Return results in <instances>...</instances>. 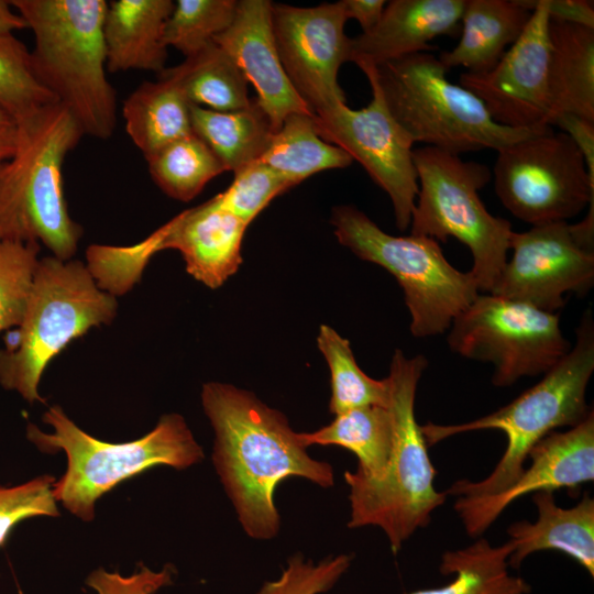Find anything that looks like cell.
Masks as SVG:
<instances>
[{
    "mask_svg": "<svg viewBox=\"0 0 594 594\" xmlns=\"http://www.w3.org/2000/svg\"><path fill=\"white\" fill-rule=\"evenodd\" d=\"M201 405L215 432L212 462L245 534L270 540L280 529L276 486L296 476L328 488L334 470L309 455L286 416L231 384L202 386Z\"/></svg>",
    "mask_w": 594,
    "mask_h": 594,
    "instance_id": "cell-1",
    "label": "cell"
},
{
    "mask_svg": "<svg viewBox=\"0 0 594 594\" xmlns=\"http://www.w3.org/2000/svg\"><path fill=\"white\" fill-rule=\"evenodd\" d=\"M427 365L421 354L408 358L400 349L395 350L386 377L394 428L386 471L380 480L356 471L344 473L350 503L348 527L380 528L394 554L418 529L430 524L433 512L447 498L446 492L435 487L436 470L415 416L416 392Z\"/></svg>",
    "mask_w": 594,
    "mask_h": 594,
    "instance_id": "cell-2",
    "label": "cell"
},
{
    "mask_svg": "<svg viewBox=\"0 0 594 594\" xmlns=\"http://www.w3.org/2000/svg\"><path fill=\"white\" fill-rule=\"evenodd\" d=\"M34 34L35 77L75 118L84 135L110 139L116 90L107 78L105 0H12Z\"/></svg>",
    "mask_w": 594,
    "mask_h": 594,
    "instance_id": "cell-3",
    "label": "cell"
},
{
    "mask_svg": "<svg viewBox=\"0 0 594 594\" xmlns=\"http://www.w3.org/2000/svg\"><path fill=\"white\" fill-rule=\"evenodd\" d=\"M84 133L59 102L15 123L13 155L0 167V237L43 243L53 255H75L82 228L69 212L63 164Z\"/></svg>",
    "mask_w": 594,
    "mask_h": 594,
    "instance_id": "cell-4",
    "label": "cell"
},
{
    "mask_svg": "<svg viewBox=\"0 0 594 594\" xmlns=\"http://www.w3.org/2000/svg\"><path fill=\"white\" fill-rule=\"evenodd\" d=\"M594 372V321L584 312L570 351L532 387L499 409L458 425L427 422L421 426L429 446L455 435L498 430L505 433L506 449L494 470L483 480L454 482L447 495L475 497L501 493L521 474L529 451L547 435L561 427H574L592 411L586 388Z\"/></svg>",
    "mask_w": 594,
    "mask_h": 594,
    "instance_id": "cell-5",
    "label": "cell"
},
{
    "mask_svg": "<svg viewBox=\"0 0 594 594\" xmlns=\"http://www.w3.org/2000/svg\"><path fill=\"white\" fill-rule=\"evenodd\" d=\"M42 420L53 431L29 422L26 439L41 452L65 453L66 471L55 481L53 495L86 522L95 519L97 501L122 482L155 466L185 470L205 458L186 420L175 413L163 415L145 436L120 443L90 436L59 405L50 406Z\"/></svg>",
    "mask_w": 594,
    "mask_h": 594,
    "instance_id": "cell-6",
    "label": "cell"
},
{
    "mask_svg": "<svg viewBox=\"0 0 594 594\" xmlns=\"http://www.w3.org/2000/svg\"><path fill=\"white\" fill-rule=\"evenodd\" d=\"M116 296L102 290L86 264L53 256L38 260L20 323L0 349V386L33 405L48 363L89 329L109 324Z\"/></svg>",
    "mask_w": 594,
    "mask_h": 594,
    "instance_id": "cell-7",
    "label": "cell"
},
{
    "mask_svg": "<svg viewBox=\"0 0 594 594\" xmlns=\"http://www.w3.org/2000/svg\"><path fill=\"white\" fill-rule=\"evenodd\" d=\"M359 67L372 72L391 113L414 143L459 156L498 151L551 129L497 124L474 94L447 79L449 69L431 53Z\"/></svg>",
    "mask_w": 594,
    "mask_h": 594,
    "instance_id": "cell-8",
    "label": "cell"
},
{
    "mask_svg": "<svg viewBox=\"0 0 594 594\" xmlns=\"http://www.w3.org/2000/svg\"><path fill=\"white\" fill-rule=\"evenodd\" d=\"M330 222L340 244L396 278L410 312V332L416 338L447 331L480 295L471 271L461 272L452 266L432 238L386 233L351 205L333 207Z\"/></svg>",
    "mask_w": 594,
    "mask_h": 594,
    "instance_id": "cell-9",
    "label": "cell"
},
{
    "mask_svg": "<svg viewBox=\"0 0 594 594\" xmlns=\"http://www.w3.org/2000/svg\"><path fill=\"white\" fill-rule=\"evenodd\" d=\"M413 161L419 189L410 234L442 243L453 237L468 246L479 290L488 294L507 262L513 232L510 222L491 215L479 196L492 178L490 168L431 146L414 148Z\"/></svg>",
    "mask_w": 594,
    "mask_h": 594,
    "instance_id": "cell-10",
    "label": "cell"
},
{
    "mask_svg": "<svg viewBox=\"0 0 594 594\" xmlns=\"http://www.w3.org/2000/svg\"><path fill=\"white\" fill-rule=\"evenodd\" d=\"M560 316L529 305L479 295L448 329L450 350L494 365L492 383L514 385L522 377L543 375L571 349Z\"/></svg>",
    "mask_w": 594,
    "mask_h": 594,
    "instance_id": "cell-11",
    "label": "cell"
},
{
    "mask_svg": "<svg viewBox=\"0 0 594 594\" xmlns=\"http://www.w3.org/2000/svg\"><path fill=\"white\" fill-rule=\"evenodd\" d=\"M493 178L505 209L531 227L566 221L594 204L581 152L553 128L498 150Z\"/></svg>",
    "mask_w": 594,
    "mask_h": 594,
    "instance_id": "cell-12",
    "label": "cell"
},
{
    "mask_svg": "<svg viewBox=\"0 0 594 594\" xmlns=\"http://www.w3.org/2000/svg\"><path fill=\"white\" fill-rule=\"evenodd\" d=\"M371 86L372 99L362 109L346 102L314 113L318 135L358 161L391 198L395 223L405 231L410 226L418 195V177L413 161L414 142L391 113L378 84L367 68L361 69Z\"/></svg>",
    "mask_w": 594,
    "mask_h": 594,
    "instance_id": "cell-13",
    "label": "cell"
},
{
    "mask_svg": "<svg viewBox=\"0 0 594 594\" xmlns=\"http://www.w3.org/2000/svg\"><path fill=\"white\" fill-rule=\"evenodd\" d=\"M510 261L488 294L556 314L564 295L584 296L594 284V240L566 221L513 231Z\"/></svg>",
    "mask_w": 594,
    "mask_h": 594,
    "instance_id": "cell-14",
    "label": "cell"
},
{
    "mask_svg": "<svg viewBox=\"0 0 594 594\" xmlns=\"http://www.w3.org/2000/svg\"><path fill=\"white\" fill-rule=\"evenodd\" d=\"M346 20L342 1L306 8L272 3V26L282 66L312 113L346 102L338 82L341 65L350 59Z\"/></svg>",
    "mask_w": 594,
    "mask_h": 594,
    "instance_id": "cell-15",
    "label": "cell"
},
{
    "mask_svg": "<svg viewBox=\"0 0 594 594\" xmlns=\"http://www.w3.org/2000/svg\"><path fill=\"white\" fill-rule=\"evenodd\" d=\"M519 2L532 13L518 40L491 70L462 73L459 81L484 103L497 124L531 130L550 127V16L542 0Z\"/></svg>",
    "mask_w": 594,
    "mask_h": 594,
    "instance_id": "cell-16",
    "label": "cell"
},
{
    "mask_svg": "<svg viewBox=\"0 0 594 594\" xmlns=\"http://www.w3.org/2000/svg\"><path fill=\"white\" fill-rule=\"evenodd\" d=\"M531 463L505 491L458 497L453 509L472 538H480L518 498L539 491L574 490L594 480V413L565 431H552L528 453Z\"/></svg>",
    "mask_w": 594,
    "mask_h": 594,
    "instance_id": "cell-17",
    "label": "cell"
},
{
    "mask_svg": "<svg viewBox=\"0 0 594 594\" xmlns=\"http://www.w3.org/2000/svg\"><path fill=\"white\" fill-rule=\"evenodd\" d=\"M268 0L238 1L230 26L213 38L251 82L260 106L277 131L290 113H312L288 80L272 26Z\"/></svg>",
    "mask_w": 594,
    "mask_h": 594,
    "instance_id": "cell-18",
    "label": "cell"
},
{
    "mask_svg": "<svg viewBox=\"0 0 594 594\" xmlns=\"http://www.w3.org/2000/svg\"><path fill=\"white\" fill-rule=\"evenodd\" d=\"M248 227L216 195L177 215L151 237L156 253L177 250L188 274L209 288H218L242 262L241 246Z\"/></svg>",
    "mask_w": 594,
    "mask_h": 594,
    "instance_id": "cell-19",
    "label": "cell"
},
{
    "mask_svg": "<svg viewBox=\"0 0 594 594\" xmlns=\"http://www.w3.org/2000/svg\"><path fill=\"white\" fill-rule=\"evenodd\" d=\"M464 7L465 0H392L372 30L350 40L349 62L375 66L430 53L432 40L459 33Z\"/></svg>",
    "mask_w": 594,
    "mask_h": 594,
    "instance_id": "cell-20",
    "label": "cell"
},
{
    "mask_svg": "<svg viewBox=\"0 0 594 594\" xmlns=\"http://www.w3.org/2000/svg\"><path fill=\"white\" fill-rule=\"evenodd\" d=\"M535 522L520 520L507 528L513 552L509 568H519L530 554L541 550L560 551L576 561L594 578V499L588 495L569 508L560 507L553 492L532 494Z\"/></svg>",
    "mask_w": 594,
    "mask_h": 594,
    "instance_id": "cell-21",
    "label": "cell"
},
{
    "mask_svg": "<svg viewBox=\"0 0 594 594\" xmlns=\"http://www.w3.org/2000/svg\"><path fill=\"white\" fill-rule=\"evenodd\" d=\"M172 0H113L103 21L107 70H150L166 67L165 24L174 9Z\"/></svg>",
    "mask_w": 594,
    "mask_h": 594,
    "instance_id": "cell-22",
    "label": "cell"
},
{
    "mask_svg": "<svg viewBox=\"0 0 594 594\" xmlns=\"http://www.w3.org/2000/svg\"><path fill=\"white\" fill-rule=\"evenodd\" d=\"M548 36L549 125L562 113L594 122V29L550 19Z\"/></svg>",
    "mask_w": 594,
    "mask_h": 594,
    "instance_id": "cell-23",
    "label": "cell"
},
{
    "mask_svg": "<svg viewBox=\"0 0 594 594\" xmlns=\"http://www.w3.org/2000/svg\"><path fill=\"white\" fill-rule=\"evenodd\" d=\"M531 13L519 0H465L460 41L441 53L440 62L472 74L491 70L521 35Z\"/></svg>",
    "mask_w": 594,
    "mask_h": 594,
    "instance_id": "cell-24",
    "label": "cell"
},
{
    "mask_svg": "<svg viewBox=\"0 0 594 594\" xmlns=\"http://www.w3.org/2000/svg\"><path fill=\"white\" fill-rule=\"evenodd\" d=\"M189 106L179 86L161 75L129 95L122 107L125 131L145 158L193 133Z\"/></svg>",
    "mask_w": 594,
    "mask_h": 594,
    "instance_id": "cell-25",
    "label": "cell"
},
{
    "mask_svg": "<svg viewBox=\"0 0 594 594\" xmlns=\"http://www.w3.org/2000/svg\"><path fill=\"white\" fill-rule=\"evenodd\" d=\"M189 111L193 133L233 174L261 160L276 132L256 98L235 111L221 112L195 105L189 106Z\"/></svg>",
    "mask_w": 594,
    "mask_h": 594,
    "instance_id": "cell-26",
    "label": "cell"
},
{
    "mask_svg": "<svg viewBox=\"0 0 594 594\" xmlns=\"http://www.w3.org/2000/svg\"><path fill=\"white\" fill-rule=\"evenodd\" d=\"M301 443L338 446L358 458L356 472L371 480L383 477L394 443V428L388 407L364 406L336 415L315 431L299 432Z\"/></svg>",
    "mask_w": 594,
    "mask_h": 594,
    "instance_id": "cell-27",
    "label": "cell"
},
{
    "mask_svg": "<svg viewBox=\"0 0 594 594\" xmlns=\"http://www.w3.org/2000/svg\"><path fill=\"white\" fill-rule=\"evenodd\" d=\"M513 549L509 540L493 546L480 537L465 548L446 551L439 571L443 575L453 574L454 579L443 586L408 594H528L530 585L508 571Z\"/></svg>",
    "mask_w": 594,
    "mask_h": 594,
    "instance_id": "cell-28",
    "label": "cell"
},
{
    "mask_svg": "<svg viewBox=\"0 0 594 594\" xmlns=\"http://www.w3.org/2000/svg\"><path fill=\"white\" fill-rule=\"evenodd\" d=\"M160 75L173 79L190 105L210 110L235 111L249 107L252 100L244 75L215 42Z\"/></svg>",
    "mask_w": 594,
    "mask_h": 594,
    "instance_id": "cell-29",
    "label": "cell"
},
{
    "mask_svg": "<svg viewBox=\"0 0 594 594\" xmlns=\"http://www.w3.org/2000/svg\"><path fill=\"white\" fill-rule=\"evenodd\" d=\"M260 161L294 186L317 173L344 168L353 163L345 151L318 135L314 113L299 112L284 119Z\"/></svg>",
    "mask_w": 594,
    "mask_h": 594,
    "instance_id": "cell-30",
    "label": "cell"
},
{
    "mask_svg": "<svg viewBox=\"0 0 594 594\" xmlns=\"http://www.w3.org/2000/svg\"><path fill=\"white\" fill-rule=\"evenodd\" d=\"M145 160L153 182L168 197L180 201L191 200L212 178L226 172L218 157L194 133Z\"/></svg>",
    "mask_w": 594,
    "mask_h": 594,
    "instance_id": "cell-31",
    "label": "cell"
},
{
    "mask_svg": "<svg viewBox=\"0 0 594 594\" xmlns=\"http://www.w3.org/2000/svg\"><path fill=\"white\" fill-rule=\"evenodd\" d=\"M317 345L330 371L331 414L336 416L364 406H388L387 378L375 380L365 374L356 363L348 339L341 337L333 328L321 324Z\"/></svg>",
    "mask_w": 594,
    "mask_h": 594,
    "instance_id": "cell-32",
    "label": "cell"
},
{
    "mask_svg": "<svg viewBox=\"0 0 594 594\" xmlns=\"http://www.w3.org/2000/svg\"><path fill=\"white\" fill-rule=\"evenodd\" d=\"M57 102L34 75L31 53L13 33H0V108L16 123Z\"/></svg>",
    "mask_w": 594,
    "mask_h": 594,
    "instance_id": "cell-33",
    "label": "cell"
},
{
    "mask_svg": "<svg viewBox=\"0 0 594 594\" xmlns=\"http://www.w3.org/2000/svg\"><path fill=\"white\" fill-rule=\"evenodd\" d=\"M237 7L234 0H177L165 24V45L195 55L230 26Z\"/></svg>",
    "mask_w": 594,
    "mask_h": 594,
    "instance_id": "cell-34",
    "label": "cell"
},
{
    "mask_svg": "<svg viewBox=\"0 0 594 594\" xmlns=\"http://www.w3.org/2000/svg\"><path fill=\"white\" fill-rule=\"evenodd\" d=\"M40 244L0 237V333L15 328L25 311Z\"/></svg>",
    "mask_w": 594,
    "mask_h": 594,
    "instance_id": "cell-35",
    "label": "cell"
},
{
    "mask_svg": "<svg viewBox=\"0 0 594 594\" xmlns=\"http://www.w3.org/2000/svg\"><path fill=\"white\" fill-rule=\"evenodd\" d=\"M292 187L287 178L258 160L234 173L231 185L218 197L226 209L249 226L275 197Z\"/></svg>",
    "mask_w": 594,
    "mask_h": 594,
    "instance_id": "cell-36",
    "label": "cell"
},
{
    "mask_svg": "<svg viewBox=\"0 0 594 594\" xmlns=\"http://www.w3.org/2000/svg\"><path fill=\"white\" fill-rule=\"evenodd\" d=\"M353 554L339 553L314 562L301 553L293 554L273 581L263 583L257 594H322L330 591L349 570Z\"/></svg>",
    "mask_w": 594,
    "mask_h": 594,
    "instance_id": "cell-37",
    "label": "cell"
},
{
    "mask_svg": "<svg viewBox=\"0 0 594 594\" xmlns=\"http://www.w3.org/2000/svg\"><path fill=\"white\" fill-rule=\"evenodd\" d=\"M55 481L53 475L43 474L21 484L0 485V548L20 522L41 516H61L53 495Z\"/></svg>",
    "mask_w": 594,
    "mask_h": 594,
    "instance_id": "cell-38",
    "label": "cell"
},
{
    "mask_svg": "<svg viewBox=\"0 0 594 594\" xmlns=\"http://www.w3.org/2000/svg\"><path fill=\"white\" fill-rule=\"evenodd\" d=\"M175 569L165 564L155 571L143 563L138 565L130 575L105 568L92 570L86 578L85 584L96 594H155L174 582Z\"/></svg>",
    "mask_w": 594,
    "mask_h": 594,
    "instance_id": "cell-39",
    "label": "cell"
},
{
    "mask_svg": "<svg viewBox=\"0 0 594 594\" xmlns=\"http://www.w3.org/2000/svg\"><path fill=\"white\" fill-rule=\"evenodd\" d=\"M551 127L559 128L572 139L584 158L590 178L594 180V122L562 113L553 119Z\"/></svg>",
    "mask_w": 594,
    "mask_h": 594,
    "instance_id": "cell-40",
    "label": "cell"
},
{
    "mask_svg": "<svg viewBox=\"0 0 594 594\" xmlns=\"http://www.w3.org/2000/svg\"><path fill=\"white\" fill-rule=\"evenodd\" d=\"M552 20L594 29V4L587 0H542Z\"/></svg>",
    "mask_w": 594,
    "mask_h": 594,
    "instance_id": "cell-41",
    "label": "cell"
},
{
    "mask_svg": "<svg viewBox=\"0 0 594 594\" xmlns=\"http://www.w3.org/2000/svg\"><path fill=\"white\" fill-rule=\"evenodd\" d=\"M348 19L359 22L362 33L372 30L381 20L384 0H341Z\"/></svg>",
    "mask_w": 594,
    "mask_h": 594,
    "instance_id": "cell-42",
    "label": "cell"
},
{
    "mask_svg": "<svg viewBox=\"0 0 594 594\" xmlns=\"http://www.w3.org/2000/svg\"><path fill=\"white\" fill-rule=\"evenodd\" d=\"M26 28V22L16 11L11 10L9 1L0 0V33H12Z\"/></svg>",
    "mask_w": 594,
    "mask_h": 594,
    "instance_id": "cell-43",
    "label": "cell"
},
{
    "mask_svg": "<svg viewBox=\"0 0 594 594\" xmlns=\"http://www.w3.org/2000/svg\"><path fill=\"white\" fill-rule=\"evenodd\" d=\"M15 148V127L0 132V167L13 155Z\"/></svg>",
    "mask_w": 594,
    "mask_h": 594,
    "instance_id": "cell-44",
    "label": "cell"
},
{
    "mask_svg": "<svg viewBox=\"0 0 594 594\" xmlns=\"http://www.w3.org/2000/svg\"><path fill=\"white\" fill-rule=\"evenodd\" d=\"M14 127V120L0 108V132L13 129Z\"/></svg>",
    "mask_w": 594,
    "mask_h": 594,
    "instance_id": "cell-45",
    "label": "cell"
}]
</instances>
